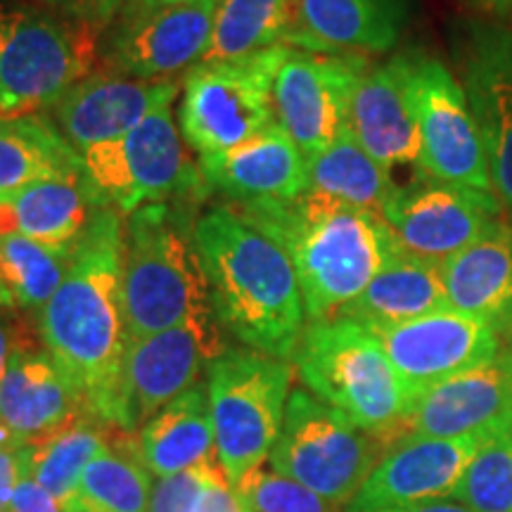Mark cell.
<instances>
[{
  "instance_id": "obj_1",
  "label": "cell",
  "mask_w": 512,
  "mask_h": 512,
  "mask_svg": "<svg viewBox=\"0 0 512 512\" xmlns=\"http://www.w3.org/2000/svg\"><path fill=\"white\" fill-rule=\"evenodd\" d=\"M124 216L100 207L69 256L62 285L38 311V335L88 411L119 430L128 330L121 306Z\"/></svg>"
},
{
  "instance_id": "obj_2",
  "label": "cell",
  "mask_w": 512,
  "mask_h": 512,
  "mask_svg": "<svg viewBox=\"0 0 512 512\" xmlns=\"http://www.w3.org/2000/svg\"><path fill=\"white\" fill-rule=\"evenodd\" d=\"M195 242L219 328L242 347L292 361L306 306L285 249L230 204L197 216Z\"/></svg>"
},
{
  "instance_id": "obj_3",
  "label": "cell",
  "mask_w": 512,
  "mask_h": 512,
  "mask_svg": "<svg viewBox=\"0 0 512 512\" xmlns=\"http://www.w3.org/2000/svg\"><path fill=\"white\" fill-rule=\"evenodd\" d=\"M233 209L290 256L309 323L335 318L401 254L382 214L349 207L318 192L306 190L290 202Z\"/></svg>"
},
{
  "instance_id": "obj_4",
  "label": "cell",
  "mask_w": 512,
  "mask_h": 512,
  "mask_svg": "<svg viewBox=\"0 0 512 512\" xmlns=\"http://www.w3.org/2000/svg\"><path fill=\"white\" fill-rule=\"evenodd\" d=\"M195 202L145 204L124 219L121 306L128 339L214 320L195 242Z\"/></svg>"
},
{
  "instance_id": "obj_5",
  "label": "cell",
  "mask_w": 512,
  "mask_h": 512,
  "mask_svg": "<svg viewBox=\"0 0 512 512\" xmlns=\"http://www.w3.org/2000/svg\"><path fill=\"white\" fill-rule=\"evenodd\" d=\"M292 361L313 396L361 430L396 444L418 394L396 373L366 325L339 316L306 323Z\"/></svg>"
},
{
  "instance_id": "obj_6",
  "label": "cell",
  "mask_w": 512,
  "mask_h": 512,
  "mask_svg": "<svg viewBox=\"0 0 512 512\" xmlns=\"http://www.w3.org/2000/svg\"><path fill=\"white\" fill-rule=\"evenodd\" d=\"M294 366L247 347H228L207 368L216 453L230 484L271 456L292 394Z\"/></svg>"
},
{
  "instance_id": "obj_7",
  "label": "cell",
  "mask_w": 512,
  "mask_h": 512,
  "mask_svg": "<svg viewBox=\"0 0 512 512\" xmlns=\"http://www.w3.org/2000/svg\"><path fill=\"white\" fill-rule=\"evenodd\" d=\"M389 448L387 439L361 430L309 389H294L268 465L337 508H347Z\"/></svg>"
},
{
  "instance_id": "obj_8",
  "label": "cell",
  "mask_w": 512,
  "mask_h": 512,
  "mask_svg": "<svg viewBox=\"0 0 512 512\" xmlns=\"http://www.w3.org/2000/svg\"><path fill=\"white\" fill-rule=\"evenodd\" d=\"M95 62L91 27L69 29L38 10L0 3V117L53 110Z\"/></svg>"
},
{
  "instance_id": "obj_9",
  "label": "cell",
  "mask_w": 512,
  "mask_h": 512,
  "mask_svg": "<svg viewBox=\"0 0 512 512\" xmlns=\"http://www.w3.org/2000/svg\"><path fill=\"white\" fill-rule=\"evenodd\" d=\"M83 171L100 202L121 216L155 202H197L207 195L200 164L185 152L174 105L150 117L110 143L81 155Z\"/></svg>"
},
{
  "instance_id": "obj_10",
  "label": "cell",
  "mask_w": 512,
  "mask_h": 512,
  "mask_svg": "<svg viewBox=\"0 0 512 512\" xmlns=\"http://www.w3.org/2000/svg\"><path fill=\"white\" fill-rule=\"evenodd\" d=\"M290 46L238 60L200 62L183 79L178 128L197 159L223 155L275 121L273 86Z\"/></svg>"
},
{
  "instance_id": "obj_11",
  "label": "cell",
  "mask_w": 512,
  "mask_h": 512,
  "mask_svg": "<svg viewBox=\"0 0 512 512\" xmlns=\"http://www.w3.org/2000/svg\"><path fill=\"white\" fill-rule=\"evenodd\" d=\"M219 0L124 8L98 31L102 72L128 79H183L204 60Z\"/></svg>"
},
{
  "instance_id": "obj_12",
  "label": "cell",
  "mask_w": 512,
  "mask_h": 512,
  "mask_svg": "<svg viewBox=\"0 0 512 512\" xmlns=\"http://www.w3.org/2000/svg\"><path fill=\"white\" fill-rule=\"evenodd\" d=\"M403 60L420 128V171L494 195L484 143L463 83L437 57L403 53Z\"/></svg>"
},
{
  "instance_id": "obj_13",
  "label": "cell",
  "mask_w": 512,
  "mask_h": 512,
  "mask_svg": "<svg viewBox=\"0 0 512 512\" xmlns=\"http://www.w3.org/2000/svg\"><path fill=\"white\" fill-rule=\"evenodd\" d=\"M221 332L216 320H188L150 337L128 339L119 430L138 434L164 406L200 384L202 370L228 349Z\"/></svg>"
},
{
  "instance_id": "obj_14",
  "label": "cell",
  "mask_w": 512,
  "mask_h": 512,
  "mask_svg": "<svg viewBox=\"0 0 512 512\" xmlns=\"http://www.w3.org/2000/svg\"><path fill=\"white\" fill-rule=\"evenodd\" d=\"M498 214L496 195L439 181L425 171L396 183L382 209L401 252L437 266L472 245Z\"/></svg>"
},
{
  "instance_id": "obj_15",
  "label": "cell",
  "mask_w": 512,
  "mask_h": 512,
  "mask_svg": "<svg viewBox=\"0 0 512 512\" xmlns=\"http://www.w3.org/2000/svg\"><path fill=\"white\" fill-rule=\"evenodd\" d=\"M368 55L311 53L292 48L273 86L275 121L309 159L349 131L354 91Z\"/></svg>"
},
{
  "instance_id": "obj_16",
  "label": "cell",
  "mask_w": 512,
  "mask_h": 512,
  "mask_svg": "<svg viewBox=\"0 0 512 512\" xmlns=\"http://www.w3.org/2000/svg\"><path fill=\"white\" fill-rule=\"evenodd\" d=\"M512 432V349L430 384L413 399L401 437H496ZM396 439V441H399Z\"/></svg>"
},
{
  "instance_id": "obj_17",
  "label": "cell",
  "mask_w": 512,
  "mask_h": 512,
  "mask_svg": "<svg viewBox=\"0 0 512 512\" xmlns=\"http://www.w3.org/2000/svg\"><path fill=\"white\" fill-rule=\"evenodd\" d=\"M463 88L484 143L491 188L512 214V27L467 24Z\"/></svg>"
},
{
  "instance_id": "obj_18",
  "label": "cell",
  "mask_w": 512,
  "mask_h": 512,
  "mask_svg": "<svg viewBox=\"0 0 512 512\" xmlns=\"http://www.w3.org/2000/svg\"><path fill=\"white\" fill-rule=\"evenodd\" d=\"M370 332L380 339L396 373L415 394L482 366L503 349V339L494 328L451 306L394 328Z\"/></svg>"
},
{
  "instance_id": "obj_19",
  "label": "cell",
  "mask_w": 512,
  "mask_h": 512,
  "mask_svg": "<svg viewBox=\"0 0 512 512\" xmlns=\"http://www.w3.org/2000/svg\"><path fill=\"white\" fill-rule=\"evenodd\" d=\"M484 437H401L342 512H392L453 496Z\"/></svg>"
},
{
  "instance_id": "obj_20",
  "label": "cell",
  "mask_w": 512,
  "mask_h": 512,
  "mask_svg": "<svg viewBox=\"0 0 512 512\" xmlns=\"http://www.w3.org/2000/svg\"><path fill=\"white\" fill-rule=\"evenodd\" d=\"M185 79V76H183ZM183 79H128L93 72L53 107V121L79 155L133 131L159 107L174 105Z\"/></svg>"
},
{
  "instance_id": "obj_21",
  "label": "cell",
  "mask_w": 512,
  "mask_h": 512,
  "mask_svg": "<svg viewBox=\"0 0 512 512\" xmlns=\"http://www.w3.org/2000/svg\"><path fill=\"white\" fill-rule=\"evenodd\" d=\"M38 339L29 330L22 332L0 384V427L17 446L48 439L91 413L79 389Z\"/></svg>"
},
{
  "instance_id": "obj_22",
  "label": "cell",
  "mask_w": 512,
  "mask_h": 512,
  "mask_svg": "<svg viewBox=\"0 0 512 512\" xmlns=\"http://www.w3.org/2000/svg\"><path fill=\"white\" fill-rule=\"evenodd\" d=\"M197 164L207 192H219L233 207L290 202L309 190L304 152L278 121L247 143Z\"/></svg>"
},
{
  "instance_id": "obj_23",
  "label": "cell",
  "mask_w": 512,
  "mask_h": 512,
  "mask_svg": "<svg viewBox=\"0 0 512 512\" xmlns=\"http://www.w3.org/2000/svg\"><path fill=\"white\" fill-rule=\"evenodd\" d=\"M349 131L389 174L394 169L420 171V128L403 53L368 64L351 100Z\"/></svg>"
},
{
  "instance_id": "obj_24",
  "label": "cell",
  "mask_w": 512,
  "mask_h": 512,
  "mask_svg": "<svg viewBox=\"0 0 512 512\" xmlns=\"http://www.w3.org/2000/svg\"><path fill=\"white\" fill-rule=\"evenodd\" d=\"M451 309L494 328L501 339L512 332V223L496 219L463 252L441 264Z\"/></svg>"
},
{
  "instance_id": "obj_25",
  "label": "cell",
  "mask_w": 512,
  "mask_h": 512,
  "mask_svg": "<svg viewBox=\"0 0 512 512\" xmlns=\"http://www.w3.org/2000/svg\"><path fill=\"white\" fill-rule=\"evenodd\" d=\"M408 0H299L292 48L311 53L370 55L399 43Z\"/></svg>"
},
{
  "instance_id": "obj_26",
  "label": "cell",
  "mask_w": 512,
  "mask_h": 512,
  "mask_svg": "<svg viewBox=\"0 0 512 512\" xmlns=\"http://www.w3.org/2000/svg\"><path fill=\"white\" fill-rule=\"evenodd\" d=\"M100 207L105 204L86 174L48 178L0 200V233L22 235L57 252H72Z\"/></svg>"
},
{
  "instance_id": "obj_27",
  "label": "cell",
  "mask_w": 512,
  "mask_h": 512,
  "mask_svg": "<svg viewBox=\"0 0 512 512\" xmlns=\"http://www.w3.org/2000/svg\"><path fill=\"white\" fill-rule=\"evenodd\" d=\"M441 309H448L441 266L401 252L337 316L384 330Z\"/></svg>"
},
{
  "instance_id": "obj_28",
  "label": "cell",
  "mask_w": 512,
  "mask_h": 512,
  "mask_svg": "<svg viewBox=\"0 0 512 512\" xmlns=\"http://www.w3.org/2000/svg\"><path fill=\"white\" fill-rule=\"evenodd\" d=\"M138 448L147 470L157 477L178 475L219 456L207 382L195 384L145 422Z\"/></svg>"
},
{
  "instance_id": "obj_29",
  "label": "cell",
  "mask_w": 512,
  "mask_h": 512,
  "mask_svg": "<svg viewBox=\"0 0 512 512\" xmlns=\"http://www.w3.org/2000/svg\"><path fill=\"white\" fill-rule=\"evenodd\" d=\"M83 159L43 114L0 117V200L48 178L83 176Z\"/></svg>"
},
{
  "instance_id": "obj_30",
  "label": "cell",
  "mask_w": 512,
  "mask_h": 512,
  "mask_svg": "<svg viewBox=\"0 0 512 512\" xmlns=\"http://www.w3.org/2000/svg\"><path fill=\"white\" fill-rule=\"evenodd\" d=\"M299 29V0H219L202 62L249 57L290 46Z\"/></svg>"
},
{
  "instance_id": "obj_31",
  "label": "cell",
  "mask_w": 512,
  "mask_h": 512,
  "mask_svg": "<svg viewBox=\"0 0 512 512\" xmlns=\"http://www.w3.org/2000/svg\"><path fill=\"white\" fill-rule=\"evenodd\" d=\"M121 434L110 422L95 418L93 413L81 415L67 427L50 434L36 444H24L29 477L36 479L50 496L60 503L72 501L86 467L105 451Z\"/></svg>"
},
{
  "instance_id": "obj_32",
  "label": "cell",
  "mask_w": 512,
  "mask_h": 512,
  "mask_svg": "<svg viewBox=\"0 0 512 512\" xmlns=\"http://www.w3.org/2000/svg\"><path fill=\"white\" fill-rule=\"evenodd\" d=\"M306 164H309V192L375 214H382L384 202L396 188L394 176L363 150L351 131H344L323 152L306 159Z\"/></svg>"
},
{
  "instance_id": "obj_33",
  "label": "cell",
  "mask_w": 512,
  "mask_h": 512,
  "mask_svg": "<svg viewBox=\"0 0 512 512\" xmlns=\"http://www.w3.org/2000/svg\"><path fill=\"white\" fill-rule=\"evenodd\" d=\"M152 472L138 448V434L121 432L83 472L76 496L98 512H150Z\"/></svg>"
},
{
  "instance_id": "obj_34",
  "label": "cell",
  "mask_w": 512,
  "mask_h": 512,
  "mask_svg": "<svg viewBox=\"0 0 512 512\" xmlns=\"http://www.w3.org/2000/svg\"><path fill=\"white\" fill-rule=\"evenodd\" d=\"M72 252L0 233V311H41L62 285Z\"/></svg>"
},
{
  "instance_id": "obj_35",
  "label": "cell",
  "mask_w": 512,
  "mask_h": 512,
  "mask_svg": "<svg viewBox=\"0 0 512 512\" xmlns=\"http://www.w3.org/2000/svg\"><path fill=\"white\" fill-rule=\"evenodd\" d=\"M451 498L475 512H512V432L479 446Z\"/></svg>"
},
{
  "instance_id": "obj_36",
  "label": "cell",
  "mask_w": 512,
  "mask_h": 512,
  "mask_svg": "<svg viewBox=\"0 0 512 512\" xmlns=\"http://www.w3.org/2000/svg\"><path fill=\"white\" fill-rule=\"evenodd\" d=\"M233 489L245 512H339L337 505L316 496L306 486L264 467L247 472Z\"/></svg>"
},
{
  "instance_id": "obj_37",
  "label": "cell",
  "mask_w": 512,
  "mask_h": 512,
  "mask_svg": "<svg viewBox=\"0 0 512 512\" xmlns=\"http://www.w3.org/2000/svg\"><path fill=\"white\" fill-rule=\"evenodd\" d=\"M219 467L223 465L216 456L209 463L192 467V470L178 472V475L171 477H159L152 486L150 512H200L209 477Z\"/></svg>"
},
{
  "instance_id": "obj_38",
  "label": "cell",
  "mask_w": 512,
  "mask_h": 512,
  "mask_svg": "<svg viewBox=\"0 0 512 512\" xmlns=\"http://www.w3.org/2000/svg\"><path fill=\"white\" fill-rule=\"evenodd\" d=\"M27 475L29 470L27 458H24V446L0 448V512H8L19 479Z\"/></svg>"
},
{
  "instance_id": "obj_39",
  "label": "cell",
  "mask_w": 512,
  "mask_h": 512,
  "mask_svg": "<svg viewBox=\"0 0 512 512\" xmlns=\"http://www.w3.org/2000/svg\"><path fill=\"white\" fill-rule=\"evenodd\" d=\"M8 512H62L60 503L29 475L19 479Z\"/></svg>"
},
{
  "instance_id": "obj_40",
  "label": "cell",
  "mask_w": 512,
  "mask_h": 512,
  "mask_svg": "<svg viewBox=\"0 0 512 512\" xmlns=\"http://www.w3.org/2000/svg\"><path fill=\"white\" fill-rule=\"evenodd\" d=\"M200 512H245L238 494H235L233 484L228 482L226 470H223V467L214 470V475L209 477Z\"/></svg>"
},
{
  "instance_id": "obj_41",
  "label": "cell",
  "mask_w": 512,
  "mask_h": 512,
  "mask_svg": "<svg viewBox=\"0 0 512 512\" xmlns=\"http://www.w3.org/2000/svg\"><path fill=\"white\" fill-rule=\"evenodd\" d=\"M126 3L128 0H72L69 10L76 19H81V24H86L98 34L112 17L119 15Z\"/></svg>"
},
{
  "instance_id": "obj_42",
  "label": "cell",
  "mask_w": 512,
  "mask_h": 512,
  "mask_svg": "<svg viewBox=\"0 0 512 512\" xmlns=\"http://www.w3.org/2000/svg\"><path fill=\"white\" fill-rule=\"evenodd\" d=\"M24 330L27 328H24L22 323H17V320H12L0 313V384H3L5 370H8L12 349H15V344L19 342V337H22Z\"/></svg>"
},
{
  "instance_id": "obj_43",
  "label": "cell",
  "mask_w": 512,
  "mask_h": 512,
  "mask_svg": "<svg viewBox=\"0 0 512 512\" xmlns=\"http://www.w3.org/2000/svg\"><path fill=\"white\" fill-rule=\"evenodd\" d=\"M392 512H475V510L467 508V505H463V503H453V501H432V503L411 505V508L392 510Z\"/></svg>"
},
{
  "instance_id": "obj_44",
  "label": "cell",
  "mask_w": 512,
  "mask_h": 512,
  "mask_svg": "<svg viewBox=\"0 0 512 512\" xmlns=\"http://www.w3.org/2000/svg\"><path fill=\"white\" fill-rule=\"evenodd\" d=\"M475 3H479L486 10H494L496 15L512 17V0H475Z\"/></svg>"
},
{
  "instance_id": "obj_45",
  "label": "cell",
  "mask_w": 512,
  "mask_h": 512,
  "mask_svg": "<svg viewBox=\"0 0 512 512\" xmlns=\"http://www.w3.org/2000/svg\"><path fill=\"white\" fill-rule=\"evenodd\" d=\"M62 512H98V510H93L91 505L83 503L79 496H74L72 501H67V503L62 505Z\"/></svg>"
},
{
  "instance_id": "obj_46",
  "label": "cell",
  "mask_w": 512,
  "mask_h": 512,
  "mask_svg": "<svg viewBox=\"0 0 512 512\" xmlns=\"http://www.w3.org/2000/svg\"><path fill=\"white\" fill-rule=\"evenodd\" d=\"M159 3H178V0H128L124 8H138V5H159Z\"/></svg>"
},
{
  "instance_id": "obj_47",
  "label": "cell",
  "mask_w": 512,
  "mask_h": 512,
  "mask_svg": "<svg viewBox=\"0 0 512 512\" xmlns=\"http://www.w3.org/2000/svg\"><path fill=\"white\" fill-rule=\"evenodd\" d=\"M503 339H505V342H508V349H512V332H508V335H505Z\"/></svg>"
},
{
  "instance_id": "obj_48",
  "label": "cell",
  "mask_w": 512,
  "mask_h": 512,
  "mask_svg": "<svg viewBox=\"0 0 512 512\" xmlns=\"http://www.w3.org/2000/svg\"><path fill=\"white\" fill-rule=\"evenodd\" d=\"M43 3H72V0H43Z\"/></svg>"
},
{
  "instance_id": "obj_49",
  "label": "cell",
  "mask_w": 512,
  "mask_h": 512,
  "mask_svg": "<svg viewBox=\"0 0 512 512\" xmlns=\"http://www.w3.org/2000/svg\"><path fill=\"white\" fill-rule=\"evenodd\" d=\"M3 448H5V446H3Z\"/></svg>"
}]
</instances>
